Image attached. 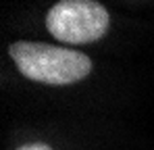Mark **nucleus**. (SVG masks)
I'll use <instances>...</instances> for the list:
<instances>
[{
  "mask_svg": "<svg viewBox=\"0 0 154 150\" xmlns=\"http://www.w3.org/2000/svg\"><path fill=\"white\" fill-rule=\"evenodd\" d=\"M8 54L23 77L46 86L77 83L92 73L90 56L65 46H52L44 42H15L8 46Z\"/></svg>",
  "mask_w": 154,
  "mask_h": 150,
  "instance_id": "nucleus-1",
  "label": "nucleus"
},
{
  "mask_svg": "<svg viewBox=\"0 0 154 150\" xmlns=\"http://www.w3.org/2000/svg\"><path fill=\"white\" fill-rule=\"evenodd\" d=\"M110 17L100 2L60 0L46 13V29L63 44H90L108 31Z\"/></svg>",
  "mask_w": 154,
  "mask_h": 150,
  "instance_id": "nucleus-2",
  "label": "nucleus"
},
{
  "mask_svg": "<svg viewBox=\"0 0 154 150\" xmlns=\"http://www.w3.org/2000/svg\"><path fill=\"white\" fill-rule=\"evenodd\" d=\"M15 150H52V148L44 142H31V144H23V146H19Z\"/></svg>",
  "mask_w": 154,
  "mask_h": 150,
  "instance_id": "nucleus-3",
  "label": "nucleus"
}]
</instances>
